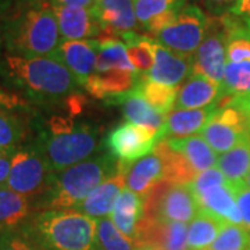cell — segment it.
Masks as SVG:
<instances>
[{"mask_svg": "<svg viewBox=\"0 0 250 250\" xmlns=\"http://www.w3.org/2000/svg\"><path fill=\"white\" fill-rule=\"evenodd\" d=\"M4 49L21 57H52L62 42L49 0H17L10 4L3 28Z\"/></svg>", "mask_w": 250, "mask_h": 250, "instance_id": "cell-1", "label": "cell"}, {"mask_svg": "<svg viewBox=\"0 0 250 250\" xmlns=\"http://www.w3.org/2000/svg\"><path fill=\"white\" fill-rule=\"evenodd\" d=\"M0 77L32 102L42 104H70L80 88L71 71L52 57L0 54Z\"/></svg>", "mask_w": 250, "mask_h": 250, "instance_id": "cell-2", "label": "cell"}, {"mask_svg": "<svg viewBox=\"0 0 250 250\" xmlns=\"http://www.w3.org/2000/svg\"><path fill=\"white\" fill-rule=\"evenodd\" d=\"M21 231L43 250H100L98 220L77 210H41Z\"/></svg>", "mask_w": 250, "mask_h": 250, "instance_id": "cell-3", "label": "cell"}, {"mask_svg": "<svg viewBox=\"0 0 250 250\" xmlns=\"http://www.w3.org/2000/svg\"><path fill=\"white\" fill-rule=\"evenodd\" d=\"M35 147L52 172H60L88 160L98 149V131L89 124H77L70 117H50L39 128Z\"/></svg>", "mask_w": 250, "mask_h": 250, "instance_id": "cell-4", "label": "cell"}, {"mask_svg": "<svg viewBox=\"0 0 250 250\" xmlns=\"http://www.w3.org/2000/svg\"><path fill=\"white\" fill-rule=\"evenodd\" d=\"M117 170L118 161L110 154H103L81 161L60 172H52L38 205L42 210H74Z\"/></svg>", "mask_w": 250, "mask_h": 250, "instance_id": "cell-5", "label": "cell"}, {"mask_svg": "<svg viewBox=\"0 0 250 250\" xmlns=\"http://www.w3.org/2000/svg\"><path fill=\"white\" fill-rule=\"evenodd\" d=\"M199 210L190 185L161 181L143 197V215L149 218L187 224L196 217Z\"/></svg>", "mask_w": 250, "mask_h": 250, "instance_id": "cell-6", "label": "cell"}, {"mask_svg": "<svg viewBox=\"0 0 250 250\" xmlns=\"http://www.w3.org/2000/svg\"><path fill=\"white\" fill-rule=\"evenodd\" d=\"M50 175L52 171L35 146L20 147L11 154L10 174L4 187L32 199L45 193Z\"/></svg>", "mask_w": 250, "mask_h": 250, "instance_id": "cell-7", "label": "cell"}, {"mask_svg": "<svg viewBox=\"0 0 250 250\" xmlns=\"http://www.w3.org/2000/svg\"><path fill=\"white\" fill-rule=\"evenodd\" d=\"M207 24L208 17L205 13L196 4H188L168 27L156 35V41L175 53L193 56L205 39Z\"/></svg>", "mask_w": 250, "mask_h": 250, "instance_id": "cell-8", "label": "cell"}, {"mask_svg": "<svg viewBox=\"0 0 250 250\" xmlns=\"http://www.w3.org/2000/svg\"><path fill=\"white\" fill-rule=\"evenodd\" d=\"M200 136L218 154L229 152L250 138V118L232 106H217Z\"/></svg>", "mask_w": 250, "mask_h": 250, "instance_id": "cell-9", "label": "cell"}, {"mask_svg": "<svg viewBox=\"0 0 250 250\" xmlns=\"http://www.w3.org/2000/svg\"><path fill=\"white\" fill-rule=\"evenodd\" d=\"M227 67V28L223 17H208L205 39L193 54V72L223 83Z\"/></svg>", "mask_w": 250, "mask_h": 250, "instance_id": "cell-10", "label": "cell"}, {"mask_svg": "<svg viewBox=\"0 0 250 250\" xmlns=\"http://www.w3.org/2000/svg\"><path fill=\"white\" fill-rule=\"evenodd\" d=\"M159 143V136L141 125L126 123L110 131L104 146L114 160L131 164L147 156Z\"/></svg>", "mask_w": 250, "mask_h": 250, "instance_id": "cell-11", "label": "cell"}, {"mask_svg": "<svg viewBox=\"0 0 250 250\" xmlns=\"http://www.w3.org/2000/svg\"><path fill=\"white\" fill-rule=\"evenodd\" d=\"M135 245L156 250H189L187 224L163 221L143 215L138 225Z\"/></svg>", "mask_w": 250, "mask_h": 250, "instance_id": "cell-12", "label": "cell"}, {"mask_svg": "<svg viewBox=\"0 0 250 250\" xmlns=\"http://www.w3.org/2000/svg\"><path fill=\"white\" fill-rule=\"evenodd\" d=\"M99 41H62L52 59L64 64L71 74L85 86L90 77L95 75L98 65Z\"/></svg>", "mask_w": 250, "mask_h": 250, "instance_id": "cell-13", "label": "cell"}, {"mask_svg": "<svg viewBox=\"0 0 250 250\" xmlns=\"http://www.w3.org/2000/svg\"><path fill=\"white\" fill-rule=\"evenodd\" d=\"M90 10L102 27V36L120 38L138 25L132 0H96Z\"/></svg>", "mask_w": 250, "mask_h": 250, "instance_id": "cell-14", "label": "cell"}, {"mask_svg": "<svg viewBox=\"0 0 250 250\" xmlns=\"http://www.w3.org/2000/svg\"><path fill=\"white\" fill-rule=\"evenodd\" d=\"M142 74L128 70H107L96 71L85 83V89L93 98L99 100H106L108 103H114L117 99L123 98L126 93L139 85L142 81Z\"/></svg>", "mask_w": 250, "mask_h": 250, "instance_id": "cell-15", "label": "cell"}, {"mask_svg": "<svg viewBox=\"0 0 250 250\" xmlns=\"http://www.w3.org/2000/svg\"><path fill=\"white\" fill-rule=\"evenodd\" d=\"M193 72V56H185L156 45V56L152 70L145 74L143 78L163 85L175 86L184 80L189 78Z\"/></svg>", "mask_w": 250, "mask_h": 250, "instance_id": "cell-16", "label": "cell"}, {"mask_svg": "<svg viewBox=\"0 0 250 250\" xmlns=\"http://www.w3.org/2000/svg\"><path fill=\"white\" fill-rule=\"evenodd\" d=\"M62 41H83L102 35V27L90 9L53 4Z\"/></svg>", "mask_w": 250, "mask_h": 250, "instance_id": "cell-17", "label": "cell"}, {"mask_svg": "<svg viewBox=\"0 0 250 250\" xmlns=\"http://www.w3.org/2000/svg\"><path fill=\"white\" fill-rule=\"evenodd\" d=\"M125 185V172L123 164L118 163V170L110 178L102 182L96 189H93L81 205L74 210L92 218H106L111 214V210L116 205L117 199L121 195Z\"/></svg>", "mask_w": 250, "mask_h": 250, "instance_id": "cell-18", "label": "cell"}, {"mask_svg": "<svg viewBox=\"0 0 250 250\" xmlns=\"http://www.w3.org/2000/svg\"><path fill=\"white\" fill-rule=\"evenodd\" d=\"M239 188L241 187H235L231 182H227L224 185H218L206 190L196 196L199 208L221 218L225 223L243 227L241 211L236 203V195Z\"/></svg>", "mask_w": 250, "mask_h": 250, "instance_id": "cell-19", "label": "cell"}, {"mask_svg": "<svg viewBox=\"0 0 250 250\" xmlns=\"http://www.w3.org/2000/svg\"><path fill=\"white\" fill-rule=\"evenodd\" d=\"M120 163V161H118ZM123 164L125 185L129 190L145 197L159 182L164 181V166L160 156L153 152L131 164Z\"/></svg>", "mask_w": 250, "mask_h": 250, "instance_id": "cell-20", "label": "cell"}, {"mask_svg": "<svg viewBox=\"0 0 250 250\" xmlns=\"http://www.w3.org/2000/svg\"><path fill=\"white\" fill-rule=\"evenodd\" d=\"M221 98V83L192 72L185 83L179 88L175 107L181 110L205 108L218 103Z\"/></svg>", "mask_w": 250, "mask_h": 250, "instance_id": "cell-21", "label": "cell"}, {"mask_svg": "<svg viewBox=\"0 0 250 250\" xmlns=\"http://www.w3.org/2000/svg\"><path fill=\"white\" fill-rule=\"evenodd\" d=\"M217 104V103H215ZM215 104L196 110H181L177 108L166 117V123L160 132L157 134L159 142L172 138H188L190 135L202 132L207 121L215 110Z\"/></svg>", "mask_w": 250, "mask_h": 250, "instance_id": "cell-22", "label": "cell"}, {"mask_svg": "<svg viewBox=\"0 0 250 250\" xmlns=\"http://www.w3.org/2000/svg\"><path fill=\"white\" fill-rule=\"evenodd\" d=\"M143 217V199L128 188L121 192L111 210L110 220L128 239L136 241L138 225Z\"/></svg>", "mask_w": 250, "mask_h": 250, "instance_id": "cell-23", "label": "cell"}, {"mask_svg": "<svg viewBox=\"0 0 250 250\" xmlns=\"http://www.w3.org/2000/svg\"><path fill=\"white\" fill-rule=\"evenodd\" d=\"M114 104L121 106L125 118L132 124L145 126L156 134H159L164 126L166 117L147 103V100L142 96L139 86L123 98L117 99Z\"/></svg>", "mask_w": 250, "mask_h": 250, "instance_id": "cell-24", "label": "cell"}, {"mask_svg": "<svg viewBox=\"0 0 250 250\" xmlns=\"http://www.w3.org/2000/svg\"><path fill=\"white\" fill-rule=\"evenodd\" d=\"M31 199L0 187V233L20 231L29 221Z\"/></svg>", "mask_w": 250, "mask_h": 250, "instance_id": "cell-25", "label": "cell"}, {"mask_svg": "<svg viewBox=\"0 0 250 250\" xmlns=\"http://www.w3.org/2000/svg\"><path fill=\"white\" fill-rule=\"evenodd\" d=\"M166 141L174 150L181 153L199 174L208 168H213L218 161L217 153L208 146V143L200 135L179 138V139L172 138Z\"/></svg>", "mask_w": 250, "mask_h": 250, "instance_id": "cell-26", "label": "cell"}, {"mask_svg": "<svg viewBox=\"0 0 250 250\" xmlns=\"http://www.w3.org/2000/svg\"><path fill=\"white\" fill-rule=\"evenodd\" d=\"M153 152L159 154L163 161L164 181L179 185H190L199 175L189 161L181 153L174 150L166 139L157 143Z\"/></svg>", "mask_w": 250, "mask_h": 250, "instance_id": "cell-27", "label": "cell"}, {"mask_svg": "<svg viewBox=\"0 0 250 250\" xmlns=\"http://www.w3.org/2000/svg\"><path fill=\"white\" fill-rule=\"evenodd\" d=\"M225 224L227 223L221 218L210 214L205 210H199L197 215L190 221V225L188 228V249H210Z\"/></svg>", "mask_w": 250, "mask_h": 250, "instance_id": "cell-28", "label": "cell"}, {"mask_svg": "<svg viewBox=\"0 0 250 250\" xmlns=\"http://www.w3.org/2000/svg\"><path fill=\"white\" fill-rule=\"evenodd\" d=\"M217 168L235 187H245V179L250 171V138L224 153L217 161Z\"/></svg>", "mask_w": 250, "mask_h": 250, "instance_id": "cell-29", "label": "cell"}, {"mask_svg": "<svg viewBox=\"0 0 250 250\" xmlns=\"http://www.w3.org/2000/svg\"><path fill=\"white\" fill-rule=\"evenodd\" d=\"M221 17L227 28V62H250V29L231 13Z\"/></svg>", "mask_w": 250, "mask_h": 250, "instance_id": "cell-30", "label": "cell"}, {"mask_svg": "<svg viewBox=\"0 0 250 250\" xmlns=\"http://www.w3.org/2000/svg\"><path fill=\"white\" fill-rule=\"evenodd\" d=\"M126 46V52L129 62L134 65L136 72L147 74L152 70L156 56V45L157 42L149 36L141 35L136 32H128L120 36Z\"/></svg>", "mask_w": 250, "mask_h": 250, "instance_id": "cell-31", "label": "cell"}, {"mask_svg": "<svg viewBox=\"0 0 250 250\" xmlns=\"http://www.w3.org/2000/svg\"><path fill=\"white\" fill-rule=\"evenodd\" d=\"M98 41L99 50L96 71H107L116 68L136 71L129 62L126 46L123 41L117 39L116 36H102Z\"/></svg>", "mask_w": 250, "mask_h": 250, "instance_id": "cell-32", "label": "cell"}, {"mask_svg": "<svg viewBox=\"0 0 250 250\" xmlns=\"http://www.w3.org/2000/svg\"><path fill=\"white\" fill-rule=\"evenodd\" d=\"M250 93V62H227L223 83L221 98H233Z\"/></svg>", "mask_w": 250, "mask_h": 250, "instance_id": "cell-33", "label": "cell"}, {"mask_svg": "<svg viewBox=\"0 0 250 250\" xmlns=\"http://www.w3.org/2000/svg\"><path fill=\"white\" fill-rule=\"evenodd\" d=\"M139 90L142 93V96L147 103L154 107L160 114L166 116L170 114L171 108L175 106L177 102V88L175 86H168V85H163L159 82H152V81H146L142 77V81L139 82Z\"/></svg>", "mask_w": 250, "mask_h": 250, "instance_id": "cell-34", "label": "cell"}, {"mask_svg": "<svg viewBox=\"0 0 250 250\" xmlns=\"http://www.w3.org/2000/svg\"><path fill=\"white\" fill-rule=\"evenodd\" d=\"M25 124L14 113H0V149L13 154L25 139Z\"/></svg>", "mask_w": 250, "mask_h": 250, "instance_id": "cell-35", "label": "cell"}, {"mask_svg": "<svg viewBox=\"0 0 250 250\" xmlns=\"http://www.w3.org/2000/svg\"><path fill=\"white\" fill-rule=\"evenodd\" d=\"M134 6L138 22L145 27L154 18L181 13L185 7V0H134Z\"/></svg>", "mask_w": 250, "mask_h": 250, "instance_id": "cell-36", "label": "cell"}, {"mask_svg": "<svg viewBox=\"0 0 250 250\" xmlns=\"http://www.w3.org/2000/svg\"><path fill=\"white\" fill-rule=\"evenodd\" d=\"M208 250H250V231L242 225L227 223Z\"/></svg>", "mask_w": 250, "mask_h": 250, "instance_id": "cell-37", "label": "cell"}, {"mask_svg": "<svg viewBox=\"0 0 250 250\" xmlns=\"http://www.w3.org/2000/svg\"><path fill=\"white\" fill-rule=\"evenodd\" d=\"M98 239L100 250H136V245L120 232L110 218L98 220Z\"/></svg>", "mask_w": 250, "mask_h": 250, "instance_id": "cell-38", "label": "cell"}, {"mask_svg": "<svg viewBox=\"0 0 250 250\" xmlns=\"http://www.w3.org/2000/svg\"><path fill=\"white\" fill-rule=\"evenodd\" d=\"M0 250H43L28 235L20 231L0 233Z\"/></svg>", "mask_w": 250, "mask_h": 250, "instance_id": "cell-39", "label": "cell"}, {"mask_svg": "<svg viewBox=\"0 0 250 250\" xmlns=\"http://www.w3.org/2000/svg\"><path fill=\"white\" fill-rule=\"evenodd\" d=\"M228 179L224 177V174L218 168H208V170L200 172L196 177V179L190 184V188L195 193V196L203 193L206 190L211 189V188L218 187V185H224L227 184Z\"/></svg>", "mask_w": 250, "mask_h": 250, "instance_id": "cell-40", "label": "cell"}, {"mask_svg": "<svg viewBox=\"0 0 250 250\" xmlns=\"http://www.w3.org/2000/svg\"><path fill=\"white\" fill-rule=\"evenodd\" d=\"M25 108H28L25 99L0 86V113H13L16 110H25Z\"/></svg>", "mask_w": 250, "mask_h": 250, "instance_id": "cell-41", "label": "cell"}, {"mask_svg": "<svg viewBox=\"0 0 250 250\" xmlns=\"http://www.w3.org/2000/svg\"><path fill=\"white\" fill-rule=\"evenodd\" d=\"M236 203H238L239 211H241L243 227H245L248 231H250V189L249 188L241 187L239 189H238Z\"/></svg>", "mask_w": 250, "mask_h": 250, "instance_id": "cell-42", "label": "cell"}, {"mask_svg": "<svg viewBox=\"0 0 250 250\" xmlns=\"http://www.w3.org/2000/svg\"><path fill=\"white\" fill-rule=\"evenodd\" d=\"M238 0H202L203 6L208 10L213 17H221L231 13Z\"/></svg>", "mask_w": 250, "mask_h": 250, "instance_id": "cell-43", "label": "cell"}, {"mask_svg": "<svg viewBox=\"0 0 250 250\" xmlns=\"http://www.w3.org/2000/svg\"><path fill=\"white\" fill-rule=\"evenodd\" d=\"M231 14L238 20H241L250 29V0H238L233 9L231 10Z\"/></svg>", "mask_w": 250, "mask_h": 250, "instance_id": "cell-44", "label": "cell"}, {"mask_svg": "<svg viewBox=\"0 0 250 250\" xmlns=\"http://www.w3.org/2000/svg\"><path fill=\"white\" fill-rule=\"evenodd\" d=\"M10 166H11V154H3L0 156V187L6 185L10 174Z\"/></svg>", "mask_w": 250, "mask_h": 250, "instance_id": "cell-45", "label": "cell"}, {"mask_svg": "<svg viewBox=\"0 0 250 250\" xmlns=\"http://www.w3.org/2000/svg\"><path fill=\"white\" fill-rule=\"evenodd\" d=\"M96 0H50L52 4H62V6H77V7H85L92 9Z\"/></svg>", "mask_w": 250, "mask_h": 250, "instance_id": "cell-46", "label": "cell"}, {"mask_svg": "<svg viewBox=\"0 0 250 250\" xmlns=\"http://www.w3.org/2000/svg\"><path fill=\"white\" fill-rule=\"evenodd\" d=\"M11 3H13V0H0V52H1V47H4V41H3L4 18H6V13H7Z\"/></svg>", "mask_w": 250, "mask_h": 250, "instance_id": "cell-47", "label": "cell"}, {"mask_svg": "<svg viewBox=\"0 0 250 250\" xmlns=\"http://www.w3.org/2000/svg\"><path fill=\"white\" fill-rule=\"evenodd\" d=\"M245 188H249L250 189V171L249 174H248V177H246V179H245Z\"/></svg>", "mask_w": 250, "mask_h": 250, "instance_id": "cell-48", "label": "cell"}, {"mask_svg": "<svg viewBox=\"0 0 250 250\" xmlns=\"http://www.w3.org/2000/svg\"><path fill=\"white\" fill-rule=\"evenodd\" d=\"M136 250H156V249L147 248V246H136Z\"/></svg>", "mask_w": 250, "mask_h": 250, "instance_id": "cell-49", "label": "cell"}, {"mask_svg": "<svg viewBox=\"0 0 250 250\" xmlns=\"http://www.w3.org/2000/svg\"><path fill=\"white\" fill-rule=\"evenodd\" d=\"M3 154H7V153H4L1 149H0V156H3Z\"/></svg>", "mask_w": 250, "mask_h": 250, "instance_id": "cell-50", "label": "cell"}, {"mask_svg": "<svg viewBox=\"0 0 250 250\" xmlns=\"http://www.w3.org/2000/svg\"><path fill=\"white\" fill-rule=\"evenodd\" d=\"M49 1H50V0H49Z\"/></svg>", "mask_w": 250, "mask_h": 250, "instance_id": "cell-51", "label": "cell"}]
</instances>
